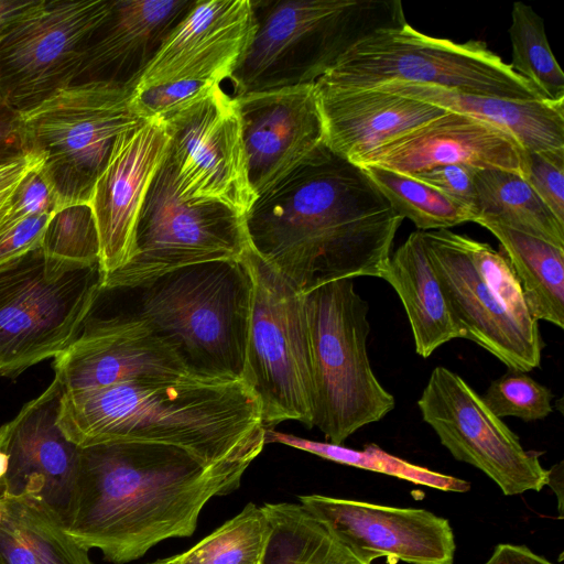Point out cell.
Instances as JSON below:
<instances>
[{
    "instance_id": "cell-1",
    "label": "cell",
    "mask_w": 564,
    "mask_h": 564,
    "mask_svg": "<svg viewBox=\"0 0 564 564\" xmlns=\"http://www.w3.org/2000/svg\"><path fill=\"white\" fill-rule=\"evenodd\" d=\"M245 218L251 249L303 293L381 279L403 220L361 167L325 144L258 196Z\"/></svg>"
},
{
    "instance_id": "cell-2",
    "label": "cell",
    "mask_w": 564,
    "mask_h": 564,
    "mask_svg": "<svg viewBox=\"0 0 564 564\" xmlns=\"http://www.w3.org/2000/svg\"><path fill=\"white\" fill-rule=\"evenodd\" d=\"M248 463L206 465L184 449L109 442L80 447L66 532L124 564L170 538L194 533L204 506L236 490Z\"/></svg>"
},
{
    "instance_id": "cell-3",
    "label": "cell",
    "mask_w": 564,
    "mask_h": 564,
    "mask_svg": "<svg viewBox=\"0 0 564 564\" xmlns=\"http://www.w3.org/2000/svg\"><path fill=\"white\" fill-rule=\"evenodd\" d=\"M56 422L79 447L155 443L206 465L251 464L267 431L259 400L242 379L202 377L64 391Z\"/></svg>"
},
{
    "instance_id": "cell-4",
    "label": "cell",
    "mask_w": 564,
    "mask_h": 564,
    "mask_svg": "<svg viewBox=\"0 0 564 564\" xmlns=\"http://www.w3.org/2000/svg\"><path fill=\"white\" fill-rule=\"evenodd\" d=\"M109 290L127 295L128 304L113 313L147 322L178 349L196 375L242 379L252 299L243 259L187 265Z\"/></svg>"
},
{
    "instance_id": "cell-5",
    "label": "cell",
    "mask_w": 564,
    "mask_h": 564,
    "mask_svg": "<svg viewBox=\"0 0 564 564\" xmlns=\"http://www.w3.org/2000/svg\"><path fill=\"white\" fill-rule=\"evenodd\" d=\"M254 33L235 95L315 83L358 42L406 22L399 0L252 1Z\"/></svg>"
},
{
    "instance_id": "cell-6",
    "label": "cell",
    "mask_w": 564,
    "mask_h": 564,
    "mask_svg": "<svg viewBox=\"0 0 564 564\" xmlns=\"http://www.w3.org/2000/svg\"><path fill=\"white\" fill-rule=\"evenodd\" d=\"M310 336L313 426L343 443L395 406L377 379L367 352L369 305L354 280L332 281L304 293Z\"/></svg>"
},
{
    "instance_id": "cell-7",
    "label": "cell",
    "mask_w": 564,
    "mask_h": 564,
    "mask_svg": "<svg viewBox=\"0 0 564 564\" xmlns=\"http://www.w3.org/2000/svg\"><path fill=\"white\" fill-rule=\"evenodd\" d=\"M99 262L47 254L41 243L0 264V375L15 377L63 352L104 284Z\"/></svg>"
},
{
    "instance_id": "cell-8",
    "label": "cell",
    "mask_w": 564,
    "mask_h": 564,
    "mask_svg": "<svg viewBox=\"0 0 564 564\" xmlns=\"http://www.w3.org/2000/svg\"><path fill=\"white\" fill-rule=\"evenodd\" d=\"M317 80L350 88L403 82L505 99H546L485 42L433 37L408 22L372 32Z\"/></svg>"
},
{
    "instance_id": "cell-9",
    "label": "cell",
    "mask_w": 564,
    "mask_h": 564,
    "mask_svg": "<svg viewBox=\"0 0 564 564\" xmlns=\"http://www.w3.org/2000/svg\"><path fill=\"white\" fill-rule=\"evenodd\" d=\"M132 95L122 85L75 84L22 113L28 153L42 159L55 209L89 204L116 139L143 120Z\"/></svg>"
},
{
    "instance_id": "cell-10",
    "label": "cell",
    "mask_w": 564,
    "mask_h": 564,
    "mask_svg": "<svg viewBox=\"0 0 564 564\" xmlns=\"http://www.w3.org/2000/svg\"><path fill=\"white\" fill-rule=\"evenodd\" d=\"M252 279L242 380L257 395L263 423L313 427V382L305 296L251 248L243 257Z\"/></svg>"
},
{
    "instance_id": "cell-11",
    "label": "cell",
    "mask_w": 564,
    "mask_h": 564,
    "mask_svg": "<svg viewBox=\"0 0 564 564\" xmlns=\"http://www.w3.org/2000/svg\"><path fill=\"white\" fill-rule=\"evenodd\" d=\"M250 248L245 216L220 204L183 200L165 156L145 196L132 254L101 288H130L187 265L242 260Z\"/></svg>"
},
{
    "instance_id": "cell-12",
    "label": "cell",
    "mask_w": 564,
    "mask_h": 564,
    "mask_svg": "<svg viewBox=\"0 0 564 564\" xmlns=\"http://www.w3.org/2000/svg\"><path fill=\"white\" fill-rule=\"evenodd\" d=\"M162 123L169 135L166 160L180 197L220 204L246 216L257 196L249 182L236 98L217 85Z\"/></svg>"
},
{
    "instance_id": "cell-13",
    "label": "cell",
    "mask_w": 564,
    "mask_h": 564,
    "mask_svg": "<svg viewBox=\"0 0 564 564\" xmlns=\"http://www.w3.org/2000/svg\"><path fill=\"white\" fill-rule=\"evenodd\" d=\"M417 406L453 457L480 469L503 495L540 491L547 484L540 454L524 449L482 397L448 368L433 369Z\"/></svg>"
},
{
    "instance_id": "cell-14",
    "label": "cell",
    "mask_w": 564,
    "mask_h": 564,
    "mask_svg": "<svg viewBox=\"0 0 564 564\" xmlns=\"http://www.w3.org/2000/svg\"><path fill=\"white\" fill-rule=\"evenodd\" d=\"M111 0H42L0 40V90L24 113L73 85L84 44Z\"/></svg>"
},
{
    "instance_id": "cell-15",
    "label": "cell",
    "mask_w": 564,
    "mask_h": 564,
    "mask_svg": "<svg viewBox=\"0 0 564 564\" xmlns=\"http://www.w3.org/2000/svg\"><path fill=\"white\" fill-rule=\"evenodd\" d=\"M54 370L65 392L202 377L147 322L113 312L89 313L75 340L55 357Z\"/></svg>"
},
{
    "instance_id": "cell-16",
    "label": "cell",
    "mask_w": 564,
    "mask_h": 564,
    "mask_svg": "<svg viewBox=\"0 0 564 564\" xmlns=\"http://www.w3.org/2000/svg\"><path fill=\"white\" fill-rule=\"evenodd\" d=\"M453 316L464 338L485 348L509 369L540 367L542 340L536 321L512 314L477 271L467 236L438 229L421 231Z\"/></svg>"
},
{
    "instance_id": "cell-17",
    "label": "cell",
    "mask_w": 564,
    "mask_h": 564,
    "mask_svg": "<svg viewBox=\"0 0 564 564\" xmlns=\"http://www.w3.org/2000/svg\"><path fill=\"white\" fill-rule=\"evenodd\" d=\"M300 503L354 556L366 564H452L455 539L449 522L424 509L395 508L322 495Z\"/></svg>"
},
{
    "instance_id": "cell-18",
    "label": "cell",
    "mask_w": 564,
    "mask_h": 564,
    "mask_svg": "<svg viewBox=\"0 0 564 564\" xmlns=\"http://www.w3.org/2000/svg\"><path fill=\"white\" fill-rule=\"evenodd\" d=\"M64 389L57 379L0 426V451L9 457L0 479V499L32 494L41 498L64 527L73 507L80 447L57 425Z\"/></svg>"
},
{
    "instance_id": "cell-19",
    "label": "cell",
    "mask_w": 564,
    "mask_h": 564,
    "mask_svg": "<svg viewBox=\"0 0 564 564\" xmlns=\"http://www.w3.org/2000/svg\"><path fill=\"white\" fill-rule=\"evenodd\" d=\"M256 22L251 0L194 1L147 66L133 93L166 83L229 79Z\"/></svg>"
},
{
    "instance_id": "cell-20",
    "label": "cell",
    "mask_w": 564,
    "mask_h": 564,
    "mask_svg": "<svg viewBox=\"0 0 564 564\" xmlns=\"http://www.w3.org/2000/svg\"><path fill=\"white\" fill-rule=\"evenodd\" d=\"M238 102L250 185L260 196L324 144L314 83L250 91Z\"/></svg>"
},
{
    "instance_id": "cell-21",
    "label": "cell",
    "mask_w": 564,
    "mask_h": 564,
    "mask_svg": "<svg viewBox=\"0 0 564 564\" xmlns=\"http://www.w3.org/2000/svg\"><path fill=\"white\" fill-rule=\"evenodd\" d=\"M167 147L164 124L142 120L118 135L95 182L89 205L99 235V263L105 276L124 265L132 254L139 216Z\"/></svg>"
},
{
    "instance_id": "cell-22",
    "label": "cell",
    "mask_w": 564,
    "mask_h": 564,
    "mask_svg": "<svg viewBox=\"0 0 564 564\" xmlns=\"http://www.w3.org/2000/svg\"><path fill=\"white\" fill-rule=\"evenodd\" d=\"M527 151L510 133L474 117L445 113L382 142L351 163L413 175L460 164L523 176Z\"/></svg>"
},
{
    "instance_id": "cell-23",
    "label": "cell",
    "mask_w": 564,
    "mask_h": 564,
    "mask_svg": "<svg viewBox=\"0 0 564 564\" xmlns=\"http://www.w3.org/2000/svg\"><path fill=\"white\" fill-rule=\"evenodd\" d=\"M193 3L191 0H111L109 12L84 44L73 85L107 83L134 88Z\"/></svg>"
},
{
    "instance_id": "cell-24",
    "label": "cell",
    "mask_w": 564,
    "mask_h": 564,
    "mask_svg": "<svg viewBox=\"0 0 564 564\" xmlns=\"http://www.w3.org/2000/svg\"><path fill=\"white\" fill-rule=\"evenodd\" d=\"M314 87L324 144L350 162L446 112L434 105L373 88L339 87L319 80Z\"/></svg>"
},
{
    "instance_id": "cell-25",
    "label": "cell",
    "mask_w": 564,
    "mask_h": 564,
    "mask_svg": "<svg viewBox=\"0 0 564 564\" xmlns=\"http://www.w3.org/2000/svg\"><path fill=\"white\" fill-rule=\"evenodd\" d=\"M372 88L490 123L513 135L527 152L564 149V100L505 99L403 82Z\"/></svg>"
},
{
    "instance_id": "cell-26",
    "label": "cell",
    "mask_w": 564,
    "mask_h": 564,
    "mask_svg": "<svg viewBox=\"0 0 564 564\" xmlns=\"http://www.w3.org/2000/svg\"><path fill=\"white\" fill-rule=\"evenodd\" d=\"M381 279L394 289L402 302L417 355L427 358L445 343L464 338L420 230L413 231L391 253Z\"/></svg>"
},
{
    "instance_id": "cell-27",
    "label": "cell",
    "mask_w": 564,
    "mask_h": 564,
    "mask_svg": "<svg viewBox=\"0 0 564 564\" xmlns=\"http://www.w3.org/2000/svg\"><path fill=\"white\" fill-rule=\"evenodd\" d=\"M0 555L6 564H94L39 497L1 498Z\"/></svg>"
},
{
    "instance_id": "cell-28",
    "label": "cell",
    "mask_w": 564,
    "mask_h": 564,
    "mask_svg": "<svg viewBox=\"0 0 564 564\" xmlns=\"http://www.w3.org/2000/svg\"><path fill=\"white\" fill-rule=\"evenodd\" d=\"M499 241L531 316L564 326V248L492 221H478Z\"/></svg>"
},
{
    "instance_id": "cell-29",
    "label": "cell",
    "mask_w": 564,
    "mask_h": 564,
    "mask_svg": "<svg viewBox=\"0 0 564 564\" xmlns=\"http://www.w3.org/2000/svg\"><path fill=\"white\" fill-rule=\"evenodd\" d=\"M474 223L492 221L564 248V223L525 180L502 170H477Z\"/></svg>"
},
{
    "instance_id": "cell-30",
    "label": "cell",
    "mask_w": 564,
    "mask_h": 564,
    "mask_svg": "<svg viewBox=\"0 0 564 564\" xmlns=\"http://www.w3.org/2000/svg\"><path fill=\"white\" fill-rule=\"evenodd\" d=\"M271 534L261 564H366L301 503L262 506Z\"/></svg>"
},
{
    "instance_id": "cell-31",
    "label": "cell",
    "mask_w": 564,
    "mask_h": 564,
    "mask_svg": "<svg viewBox=\"0 0 564 564\" xmlns=\"http://www.w3.org/2000/svg\"><path fill=\"white\" fill-rule=\"evenodd\" d=\"M361 169L392 209L403 219H410L420 231L448 229L474 221L469 208L411 175L378 166Z\"/></svg>"
},
{
    "instance_id": "cell-32",
    "label": "cell",
    "mask_w": 564,
    "mask_h": 564,
    "mask_svg": "<svg viewBox=\"0 0 564 564\" xmlns=\"http://www.w3.org/2000/svg\"><path fill=\"white\" fill-rule=\"evenodd\" d=\"M264 442L280 443L338 464L386 474L443 491L465 492L470 488L469 482L463 479L411 464L384 452L376 444H368L359 451L329 442L306 440L274 429L265 431Z\"/></svg>"
},
{
    "instance_id": "cell-33",
    "label": "cell",
    "mask_w": 564,
    "mask_h": 564,
    "mask_svg": "<svg viewBox=\"0 0 564 564\" xmlns=\"http://www.w3.org/2000/svg\"><path fill=\"white\" fill-rule=\"evenodd\" d=\"M271 525L262 507L249 502L171 564H261Z\"/></svg>"
},
{
    "instance_id": "cell-34",
    "label": "cell",
    "mask_w": 564,
    "mask_h": 564,
    "mask_svg": "<svg viewBox=\"0 0 564 564\" xmlns=\"http://www.w3.org/2000/svg\"><path fill=\"white\" fill-rule=\"evenodd\" d=\"M508 32L512 69L547 100H564V74L551 51L542 18L530 6L514 2Z\"/></svg>"
},
{
    "instance_id": "cell-35",
    "label": "cell",
    "mask_w": 564,
    "mask_h": 564,
    "mask_svg": "<svg viewBox=\"0 0 564 564\" xmlns=\"http://www.w3.org/2000/svg\"><path fill=\"white\" fill-rule=\"evenodd\" d=\"M41 247L52 257L99 262V235L90 205L82 203L55 209L42 234Z\"/></svg>"
},
{
    "instance_id": "cell-36",
    "label": "cell",
    "mask_w": 564,
    "mask_h": 564,
    "mask_svg": "<svg viewBox=\"0 0 564 564\" xmlns=\"http://www.w3.org/2000/svg\"><path fill=\"white\" fill-rule=\"evenodd\" d=\"M481 397L498 417L514 416L527 422L549 416L554 398L549 388L528 372L509 368L490 383Z\"/></svg>"
},
{
    "instance_id": "cell-37",
    "label": "cell",
    "mask_w": 564,
    "mask_h": 564,
    "mask_svg": "<svg viewBox=\"0 0 564 564\" xmlns=\"http://www.w3.org/2000/svg\"><path fill=\"white\" fill-rule=\"evenodd\" d=\"M466 242L477 271L486 283L494 289L503 305L523 321H535L528 310L519 280L507 258L488 243L469 237H467Z\"/></svg>"
},
{
    "instance_id": "cell-38",
    "label": "cell",
    "mask_w": 564,
    "mask_h": 564,
    "mask_svg": "<svg viewBox=\"0 0 564 564\" xmlns=\"http://www.w3.org/2000/svg\"><path fill=\"white\" fill-rule=\"evenodd\" d=\"M199 80H178L133 93L132 100L143 120L164 122L204 98L215 86Z\"/></svg>"
},
{
    "instance_id": "cell-39",
    "label": "cell",
    "mask_w": 564,
    "mask_h": 564,
    "mask_svg": "<svg viewBox=\"0 0 564 564\" xmlns=\"http://www.w3.org/2000/svg\"><path fill=\"white\" fill-rule=\"evenodd\" d=\"M522 177L557 219L564 223V149L527 152Z\"/></svg>"
},
{
    "instance_id": "cell-40",
    "label": "cell",
    "mask_w": 564,
    "mask_h": 564,
    "mask_svg": "<svg viewBox=\"0 0 564 564\" xmlns=\"http://www.w3.org/2000/svg\"><path fill=\"white\" fill-rule=\"evenodd\" d=\"M40 167L29 173L20 183L0 219V231L31 216L51 215L55 210L53 195L40 174Z\"/></svg>"
},
{
    "instance_id": "cell-41",
    "label": "cell",
    "mask_w": 564,
    "mask_h": 564,
    "mask_svg": "<svg viewBox=\"0 0 564 564\" xmlns=\"http://www.w3.org/2000/svg\"><path fill=\"white\" fill-rule=\"evenodd\" d=\"M476 171L470 166L452 164L419 172L411 176L469 208L476 216Z\"/></svg>"
},
{
    "instance_id": "cell-42",
    "label": "cell",
    "mask_w": 564,
    "mask_h": 564,
    "mask_svg": "<svg viewBox=\"0 0 564 564\" xmlns=\"http://www.w3.org/2000/svg\"><path fill=\"white\" fill-rule=\"evenodd\" d=\"M51 215L31 216L0 231V264L41 243Z\"/></svg>"
},
{
    "instance_id": "cell-43",
    "label": "cell",
    "mask_w": 564,
    "mask_h": 564,
    "mask_svg": "<svg viewBox=\"0 0 564 564\" xmlns=\"http://www.w3.org/2000/svg\"><path fill=\"white\" fill-rule=\"evenodd\" d=\"M22 113L0 90V166L26 156Z\"/></svg>"
},
{
    "instance_id": "cell-44",
    "label": "cell",
    "mask_w": 564,
    "mask_h": 564,
    "mask_svg": "<svg viewBox=\"0 0 564 564\" xmlns=\"http://www.w3.org/2000/svg\"><path fill=\"white\" fill-rule=\"evenodd\" d=\"M42 165V159L34 154L0 166V219L24 177Z\"/></svg>"
},
{
    "instance_id": "cell-45",
    "label": "cell",
    "mask_w": 564,
    "mask_h": 564,
    "mask_svg": "<svg viewBox=\"0 0 564 564\" xmlns=\"http://www.w3.org/2000/svg\"><path fill=\"white\" fill-rule=\"evenodd\" d=\"M484 564H554L524 545L498 544Z\"/></svg>"
},
{
    "instance_id": "cell-46",
    "label": "cell",
    "mask_w": 564,
    "mask_h": 564,
    "mask_svg": "<svg viewBox=\"0 0 564 564\" xmlns=\"http://www.w3.org/2000/svg\"><path fill=\"white\" fill-rule=\"evenodd\" d=\"M42 0H0V40Z\"/></svg>"
},
{
    "instance_id": "cell-47",
    "label": "cell",
    "mask_w": 564,
    "mask_h": 564,
    "mask_svg": "<svg viewBox=\"0 0 564 564\" xmlns=\"http://www.w3.org/2000/svg\"><path fill=\"white\" fill-rule=\"evenodd\" d=\"M547 486L557 496L560 517L563 518V462L547 469Z\"/></svg>"
},
{
    "instance_id": "cell-48",
    "label": "cell",
    "mask_w": 564,
    "mask_h": 564,
    "mask_svg": "<svg viewBox=\"0 0 564 564\" xmlns=\"http://www.w3.org/2000/svg\"><path fill=\"white\" fill-rule=\"evenodd\" d=\"M9 464V457L0 451V479L6 475Z\"/></svg>"
},
{
    "instance_id": "cell-49",
    "label": "cell",
    "mask_w": 564,
    "mask_h": 564,
    "mask_svg": "<svg viewBox=\"0 0 564 564\" xmlns=\"http://www.w3.org/2000/svg\"><path fill=\"white\" fill-rule=\"evenodd\" d=\"M172 563V557H167V558H163V560H159L154 563H150V564H171Z\"/></svg>"
},
{
    "instance_id": "cell-50",
    "label": "cell",
    "mask_w": 564,
    "mask_h": 564,
    "mask_svg": "<svg viewBox=\"0 0 564 564\" xmlns=\"http://www.w3.org/2000/svg\"><path fill=\"white\" fill-rule=\"evenodd\" d=\"M0 564H6V562L3 561V558L1 557V555H0Z\"/></svg>"
},
{
    "instance_id": "cell-51",
    "label": "cell",
    "mask_w": 564,
    "mask_h": 564,
    "mask_svg": "<svg viewBox=\"0 0 564 564\" xmlns=\"http://www.w3.org/2000/svg\"><path fill=\"white\" fill-rule=\"evenodd\" d=\"M1 520H2V512H1V508H0V523H1Z\"/></svg>"
}]
</instances>
